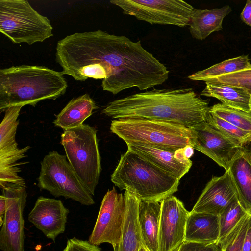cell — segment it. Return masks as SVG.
Instances as JSON below:
<instances>
[{"mask_svg": "<svg viewBox=\"0 0 251 251\" xmlns=\"http://www.w3.org/2000/svg\"><path fill=\"white\" fill-rule=\"evenodd\" d=\"M87 70L102 80L103 90L117 94L137 87L140 90L164 83L168 78L167 68L146 50L141 41L125 36L95 31L83 54Z\"/></svg>", "mask_w": 251, "mask_h": 251, "instance_id": "obj_1", "label": "cell"}, {"mask_svg": "<svg viewBox=\"0 0 251 251\" xmlns=\"http://www.w3.org/2000/svg\"><path fill=\"white\" fill-rule=\"evenodd\" d=\"M209 103L191 88H153L112 101L102 113L113 119L154 120L195 129L206 122Z\"/></svg>", "mask_w": 251, "mask_h": 251, "instance_id": "obj_2", "label": "cell"}, {"mask_svg": "<svg viewBox=\"0 0 251 251\" xmlns=\"http://www.w3.org/2000/svg\"><path fill=\"white\" fill-rule=\"evenodd\" d=\"M67 87L61 72L45 66L23 65L0 69V112L13 106H35L43 100H55Z\"/></svg>", "mask_w": 251, "mask_h": 251, "instance_id": "obj_3", "label": "cell"}, {"mask_svg": "<svg viewBox=\"0 0 251 251\" xmlns=\"http://www.w3.org/2000/svg\"><path fill=\"white\" fill-rule=\"evenodd\" d=\"M179 179L128 150L120 157L111 181L142 201L161 202L176 192Z\"/></svg>", "mask_w": 251, "mask_h": 251, "instance_id": "obj_4", "label": "cell"}, {"mask_svg": "<svg viewBox=\"0 0 251 251\" xmlns=\"http://www.w3.org/2000/svg\"><path fill=\"white\" fill-rule=\"evenodd\" d=\"M111 132L126 144H146L176 151L187 146L193 148L194 129L174 123L142 118L114 119Z\"/></svg>", "mask_w": 251, "mask_h": 251, "instance_id": "obj_5", "label": "cell"}, {"mask_svg": "<svg viewBox=\"0 0 251 251\" xmlns=\"http://www.w3.org/2000/svg\"><path fill=\"white\" fill-rule=\"evenodd\" d=\"M97 132L83 124L64 131L60 142L70 165L93 196L101 170Z\"/></svg>", "mask_w": 251, "mask_h": 251, "instance_id": "obj_6", "label": "cell"}, {"mask_svg": "<svg viewBox=\"0 0 251 251\" xmlns=\"http://www.w3.org/2000/svg\"><path fill=\"white\" fill-rule=\"evenodd\" d=\"M50 21L26 0H0V31L13 43L29 45L53 36Z\"/></svg>", "mask_w": 251, "mask_h": 251, "instance_id": "obj_7", "label": "cell"}, {"mask_svg": "<svg viewBox=\"0 0 251 251\" xmlns=\"http://www.w3.org/2000/svg\"><path fill=\"white\" fill-rule=\"evenodd\" d=\"M66 155L56 151L50 152L41 162L37 186L55 197L62 196L80 204H95L93 196L74 172Z\"/></svg>", "mask_w": 251, "mask_h": 251, "instance_id": "obj_8", "label": "cell"}, {"mask_svg": "<svg viewBox=\"0 0 251 251\" xmlns=\"http://www.w3.org/2000/svg\"><path fill=\"white\" fill-rule=\"evenodd\" d=\"M123 13L151 24L188 25L194 7L182 0H112Z\"/></svg>", "mask_w": 251, "mask_h": 251, "instance_id": "obj_9", "label": "cell"}, {"mask_svg": "<svg viewBox=\"0 0 251 251\" xmlns=\"http://www.w3.org/2000/svg\"><path fill=\"white\" fill-rule=\"evenodd\" d=\"M25 188L9 183L2 189L6 202L0 230V249L3 251H25L23 212L27 201Z\"/></svg>", "mask_w": 251, "mask_h": 251, "instance_id": "obj_10", "label": "cell"}, {"mask_svg": "<svg viewBox=\"0 0 251 251\" xmlns=\"http://www.w3.org/2000/svg\"><path fill=\"white\" fill-rule=\"evenodd\" d=\"M126 217L124 194L118 193L114 187L104 195L98 217L88 241L99 246L108 243L113 248L119 243Z\"/></svg>", "mask_w": 251, "mask_h": 251, "instance_id": "obj_11", "label": "cell"}, {"mask_svg": "<svg viewBox=\"0 0 251 251\" xmlns=\"http://www.w3.org/2000/svg\"><path fill=\"white\" fill-rule=\"evenodd\" d=\"M189 213L182 202L173 195L162 201L158 251H175L185 241Z\"/></svg>", "mask_w": 251, "mask_h": 251, "instance_id": "obj_12", "label": "cell"}, {"mask_svg": "<svg viewBox=\"0 0 251 251\" xmlns=\"http://www.w3.org/2000/svg\"><path fill=\"white\" fill-rule=\"evenodd\" d=\"M237 199L236 189L226 171L220 176L212 177L191 212L219 216Z\"/></svg>", "mask_w": 251, "mask_h": 251, "instance_id": "obj_13", "label": "cell"}, {"mask_svg": "<svg viewBox=\"0 0 251 251\" xmlns=\"http://www.w3.org/2000/svg\"><path fill=\"white\" fill-rule=\"evenodd\" d=\"M196 139L193 148L214 160L225 171L237 150L240 147L205 122L194 129Z\"/></svg>", "mask_w": 251, "mask_h": 251, "instance_id": "obj_14", "label": "cell"}, {"mask_svg": "<svg viewBox=\"0 0 251 251\" xmlns=\"http://www.w3.org/2000/svg\"><path fill=\"white\" fill-rule=\"evenodd\" d=\"M69 213L61 200L40 196L28 219L46 237L55 242L56 238L65 231Z\"/></svg>", "mask_w": 251, "mask_h": 251, "instance_id": "obj_15", "label": "cell"}, {"mask_svg": "<svg viewBox=\"0 0 251 251\" xmlns=\"http://www.w3.org/2000/svg\"><path fill=\"white\" fill-rule=\"evenodd\" d=\"M228 171L236 189L238 200L251 213V147L249 144L237 150Z\"/></svg>", "mask_w": 251, "mask_h": 251, "instance_id": "obj_16", "label": "cell"}, {"mask_svg": "<svg viewBox=\"0 0 251 251\" xmlns=\"http://www.w3.org/2000/svg\"><path fill=\"white\" fill-rule=\"evenodd\" d=\"M126 145L127 150L179 180L191 168V165L181 163L174 157L176 151L146 144Z\"/></svg>", "mask_w": 251, "mask_h": 251, "instance_id": "obj_17", "label": "cell"}, {"mask_svg": "<svg viewBox=\"0 0 251 251\" xmlns=\"http://www.w3.org/2000/svg\"><path fill=\"white\" fill-rule=\"evenodd\" d=\"M126 217L122 236L114 251H138L143 244L138 214L140 199L132 192L126 190Z\"/></svg>", "mask_w": 251, "mask_h": 251, "instance_id": "obj_18", "label": "cell"}, {"mask_svg": "<svg viewBox=\"0 0 251 251\" xmlns=\"http://www.w3.org/2000/svg\"><path fill=\"white\" fill-rule=\"evenodd\" d=\"M231 10L228 5L212 9H194L188 24L192 36L203 40L212 33L222 30L223 20Z\"/></svg>", "mask_w": 251, "mask_h": 251, "instance_id": "obj_19", "label": "cell"}, {"mask_svg": "<svg viewBox=\"0 0 251 251\" xmlns=\"http://www.w3.org/2000/svg\"><path fill=\"white\" fill-rule=\"evenodd\" d=\"M219 236V216L190 212L186 222L185 241L218 243Z\"/></svg>", "mask_w": 251, "mask_h": 251, "instance_id": "obj_20", "label": "cell"}, {"mask_svg": "<svg viewBox=\"0 0 251 251\" xmlns=\"http://www.w3.org/2000/svg\"><path fill=\"white\" fill-rule=\"evenodd\" d=\"M161 202L140 201L138 219L144 245L149 251H158Z\"/></svg>", "mask_w": 251, "mask_h": 251, "instance_id": "obj_21", "label": "cell"}, {"mask_svg": "<svg viewBox=\"0 0 251 251\" xmlns=\"http://www.w3.org/2000/svg\"><path fill=\"white\" fill-rule=\"evenodd\" d=\"M88 94L71 100L53 122L54 125L64 131L82 126L84 121L98 108Z\"/></svg>", "mask_w": 251, "mask_h": 251, "instance_id": "obj_22", "label": "cell"}, {"mask_svg": "<svg viewBox=\"0 0 251 251\" xmlns=\"http://www.w3.org/2000/svg\"><path fill=\"white\" fill-rule=\"evenodd\" d=\"M205 83V87L200 96L213 97L227 106L251 112V95L243 88L211 81Z\"/></svg>", "mask_w": 251, "mask_h": 251, "instance_id": "obj_23", "label": "cell"}, {"mask_svg": "<svg viewBox=\"0 0 251 251\" xmlns=\"http://www.w3.org/2000/svg\"><path fill=\"white\" fill-rule=\"evenodd\" d=\"M21 105L13 106L5 110L4 117L0 125V156L19 150L15 136L19 121L18 118Z\"/></svg>", "mask_w": 251, "mask_h": 251, "instance_id": "obj_24", "label": "cell"}, {"mask_svg": "<svg viewBox=\"0 0 251 251\" xmlns=\"http://www.w3.org/2000/svg\"><path fill=\"white\" fill-rule=\"evenodd\" d=\"M248 55H242L236 57L225 60L215 64L208 68L199 71L188 76L192 80L204 81L240 71L251 65Z\"/></svg>", "mask_w": 251, "mask_h": 251, "instance_id": "obj_25", "label": "cell"}, {"mask_svg": "<svg viewBox=\"0 0 251 251\" xmlns=\"http://www.w3.org/2000/svg\"><path fill=\"white\" fill-rule=\"evenodd\" d=\"M208 112L251 133V112L232 108L222 103H217L209 106Z\"/></svg>", "mask_w": 251, "mask_h": 251, "instance_id": "obj_26", "label": "cell"}, {"mask_svg": "<svg viewBox=\"0 0 251 251\" xmlns=\"http://www.w3.org/2000/svg\"><path fill=\"white\" fill-rule=\"evenodd\" d=\"M206 122L240 147L251 143V133L238 128L213 114L208 112Z\"/></svg>", "mask_w": 251, "mask_h": 251, "instance_id": "obj_27", "label": "cell"}, {"mask_svg": "<svg viewBox=\"0 0 251 251\" xmlns=\"http://www.w3.org/2000/svg\"><path fill=\"white\" fill-rule=\"evenodd\" d=\"M249 213L237 199L219 215L220 236L218 243L221 242Z\"/></svg>", "mask_w": 251, "mask_h": 251, "instance_id": "obj_28", "label": "cell"}, {"mask_svg": "<svg viewBox=\"0 0 251 251\" xmlns=\"http://www.w3.org/2000/svg\"><path fill=\"white\" fill-rule=\"evenodd\" d=\"M251 219V213H249L220 243L222 251H242L244 237Z\"/></svg>", "mask_w": 251, "mask_h": 251, "instance_id": "obj_29", "label": "cell"}, {"mask_svg": "<svg viewBox=\"0 0 251 251\" xmlns=\"http://www.w3.org/2000/svg\"><path fill=\"white\" fill-rule=\"evenodd\" d=\"M206 81L240 87L251 95V67L250 66L246 69L218 76Z\"/></svg>", "mask_w": 251, "mask_h": 251, "instance_id": "obj_30", "label": "cell"}, {"mask_svg": "<svg viewBox=\"0 0 251 251\" xmlns=\"http://www.w3.org/2000/svg\"><path fill=\"white\" fill-rule=\"evenodd\" d=\"M25 163H27V162L15 163L0 168V186L1 189L9 183L26 188L25 180L18 175V173L21 171L19 166Z\"/></svg>", "mask_w": 251, "mask_h": 251, "instance_id": "obj_31", "label": "cell"}, {"mask_svg": "<svg viewBox=\"0 0 251 251\" xmlns=\"http://www.w3.org/2000/svg\"><path fill=\"white\" fill-rule=\"evenodd\" d=\"M175 251H222L220 243H204L185 241Z\"/></svg>", "mask_w": 251, "mask_h": 251, "instance_id": "obj_32", "label": "cell"}, {"mask_svg": "<svg viewBox=\"0 0 251 251\" xmlns=\"http://www.w3.org/2000/svg\"><path fill=\"white\" fill-rule=\"evenodd\" d=\"M62 251H102L98 246L74 237L68 240L67 245Z\"/></svg>", "mask_w": 251, "mask_h": 251, "instance_id": "obj_33", "label": "cell"}, {"mask_svg": "<svg viewBox=\"0 0 251 251\" xmlns=\"http://www.w3.org/2000/svg\"><path fill=\"white\" fill-rule=\"evenodd\" d=\"M30 148V146L19 149L16 151L6 155L0 156V168H3L14 164L21 159L25 157V153Z\"/></svg>", "mask_w": 251, "mask_h": 251, "instance_id": "obj_34", "label": "cell"}, {"mask_svg": "<svg viewBox=\"0 0 251 251\" xmlns=\"http://www.w3.org/2000/svg\"><path fill=\"white\" fill-rule=\"evenodd\" d=\"M240 18L246 25L251 26V0H247L246 5L240 14Z\"/></svg>", "mask_w": 251, "mask_h": 251, "instance_id": "obj_35", "label": "cell"}, {"mask_svg": "<svg viewBox=\"0 0 251 251\" xmlns=\"http://www.w3.org/2000/svg\"><path fill=\"white\" fill-rule=\"evenodd\" d=\"M242 251H251V219L244 237Z\"/></svg>", "mask_w": 251, "mask_h": 251, "instance_id": "obj_36", "label": "cell"}, {"mask_svg": "<svg viewBox=\"0 0 251 251\" xmlns=\"http://www.w3.org/2000/svg\"><path fill=\"white\" fill-rule=\"evenodd\" d=\"M6 210V202L5 196L1 194L0 196V227L2 226L4 216Z\"/></svg>", "mask_w": 251, "mask_h": 251, "instance_id": "obj_37", "label": "cell"}, {"mask_svg": "<svg viewBox=\"0 0 251 251\" xmlns=\"http://www.w3.org/2000/svg\"><path fill=\"white\" fill-rule=\"evenodd\" d=\"M194 148L191 146H187L183 148L184 154L185 157L190 159L194 154Z\"/></svg>", "mask_w": 251, "mask_h": 251, "instance_id": "obj_38", "label": "cell"}, {"mask_svg": "<svg viewBox=\"0 0 251 251\" xmlns=\"http://www.w3.org/2000/svg\"></svg>", "mask_w": 251, "mask_h": 251, "instance_id": "obj_39", "label": "cell"}, {"mask_svg": "<svg viewBox=\"0 0 251 251\" xmlns=\"http://www.w3.org/2000/svg\"><path fill=\"white\" fill-rule=\"evenodd\" d=\"M250 146L251 147V143H250Z\"/></svg>", "mask_w": 251, "mask_h": 251, "instance_id": "obj_40", "label": "cell"}, {"mask_svg": "<svg viewBox=\"0 0 251 251\" xmlns=\"http://www.w3.org/2000/svg\"><path fill=\"white\" fill-rule=\"evenodd\" d=\"M250 67H251V65H250Z\"/></svg>", "mask_w": 251, "mask_h": 251, "instance_id": "obj_41", "label": "cell"}]
</instances>
